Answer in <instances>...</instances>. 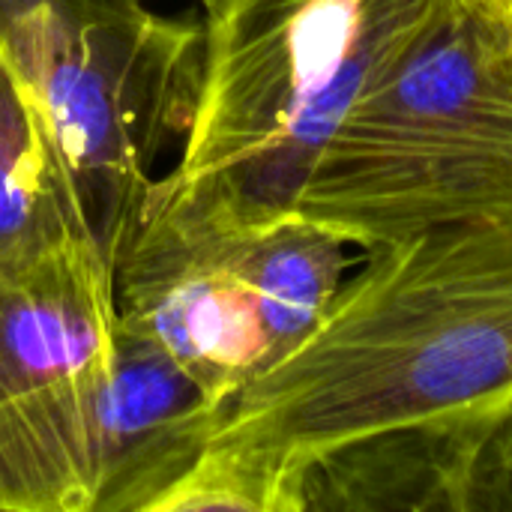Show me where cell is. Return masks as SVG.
Returning <instances> with one entry per match:
<instances>
[{"label": "cell", "mask_w": 512, "mask_h": 512, "mask_svg": "<svg viewBox=\"0 0 512 512\" xmlns=\"http://www.w3.org/2000/svg\"><path fill=\"white\" fill-rule=\"evenodd\" d=\"M0 48L42 99L90 237L117 267L156 162L192 126L204 24L144 0H0Z\"/></svg>", "instance_id": "cell-4"}, {"label": "cell", "mask_w": 512, "mask_h": 512, "mask_svg": "<svg viewBox=\"0 0 512 512\" xmlns=\"http://www.w3.org/2000/svg\"><path fill=\"white\" fill-rule=\"evenodd\" d=\"M93 240L51 117L0 48V270Z\"/></svg>", "instance_id": "cell-9"}, {"label": "cell", "mask_w": 512, "mask_h": 512, "mask_svg": "<svg viewBox=\"0 0 512 512\" xmlns=\"http://www.w3.org/2000/svg\"><path fill=\"white\" fill-rule=\"evenodd\" d=\"M117 333L93 240L0 270V512H96Z\"/></svg>", "instance_id": "cell-6"}, {"label": "cell", "mask_w": 512, "mask_h": 512, "mask_svg": "<svg viewBox=\"0 0 512 512\" xmlns=\"http://www.w3.org/2000/svg\"><path fill=\"white\" fill-rule=\"evenodd\" d=\"M501 459H504V471H507V480H510L512 489V411L510 420H507V429L501 435Z\"/></svg>", "instance_id": "cell-10"}, {"label": "cell", "mask_w": 512, "mask_h": 512, "mask_svg": "<svg viewBox=\"0 0 512 512\" xmlns=\"http://www.w3.org/2000/svg\"><path fill=\"white\" fill-rule=\"evenodd\" d=\"M345 270L348 243L300 216L249 228L144 216L114 267L117 315L225 408L318 327Z\"/></svg>", "instance_id": "cell-5"}, {"label": "cell", "mask_w": 512, "mask_h": 512, "mask_svg": "<svg viewBox=\"0 0 512 512\" xmlns=\"http://www.w3.org/2000/svg\"><path fill=\"white\" fill-rule=\"evenodd\" d=\"M204 69L177 165L144 216L186 228L288 219L363 90L432 0H198ZM141 216V219H144Z\"/></svg>", "instance_id": "cell-2"}, {"label": "cell", "mask_w": 512, "mask_h": 512, "mask_svg": "<svg viewBox=\"0 0 512 512\" xmlns=\"http://www.w3.org/2000/svg\"><path fill=\"white\" fill-rule=\"evenodd\" d=\"M216 405L165 351L123 327L105 396L96 512H153L210 441Z\"/></svg>", "instance_id": "cell-8"}, {"label": "cell", "mask_w": 512, "mask_h": 512, "mask_svg": "<svg viewBox=\"0 0 512 512\" xmlns=\"http://www.w3.org/2000/svg\"><path fill=\"white\" fill-rule=\"evenodd\" d=\"M504 429L420 426L342 444L306 468L303 512L512 510Z\"/></svg>", "instance_id": "cell-7"}, {"label": "cell", "mask_w": 512, "mask_h": 512, "mask_svg": "<svg viewBox=\"0 0 512 512\" xmlns=\"http://www.w3.org/2000/svg\"><path fill=\"white\" fill-rule=\"evenodd\" d=\"M512 222L366 249L318 327L219 414L153 512H303L306 468L351 441L420 426H507Z\"/></svg>", "instance_id": "cell-1"}, {"label": "cell", "mask_w": 512, "mask_h": 512, "mask_svg": "<svg viewBox=\"0 0 512 512\" xmlns=\"http://www.w3.org/2000/svg\"><path fill=\"white\" fill-rule=\"evenodd\" d=\"M294 216L360 249L512 222V0H432L333 132Z\"/></svg>", "instance_id": "cell-3"}]
</instances>
